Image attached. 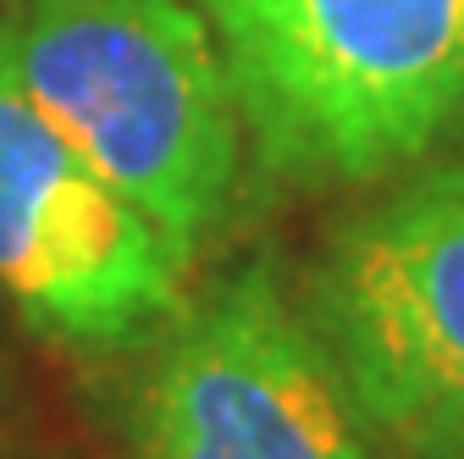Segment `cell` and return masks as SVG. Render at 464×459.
<instances>
[{
	"mask_svg": "<svg viewBox=\"0 0 464 459\" xmlns=\"http://www.w3.org/2000/svg\"><path fill=\"white\" fill-rule=\"evenodd\" d=\"M0 83L194 260L244 166V117L199 6L23 0L0 17Z\"/></svg>",
	"mask_w": 464,
	"mask_h": 459,
	"instance_id": "obj_1",
	"label": "cell"
},
{
	"mask_svg": "<svg viewBox=\"0 0 464 459\" xmlns=\"http://www.w3.org/2000/svg\"><path fill=\"white\" fill-rule=\"evenodd\" d=\"M271 178L371 183L464 133V0H199Z\"/></svg>",
	"mask_w": 464,
	"mask_h": 459,
	"instance_id": "obj_2",
	"label": "cell"
},
{
	"mask_svg": "<svg viewBox=\"0 0 464 459\" xmlns=\"http://www.w3.org/2000/svg\"><path fill=\"white\" fill-rule=\"evenodd\" d=\"M304 316L354 415L410 459H464V194L420 178L326 244Z\"/></svg>",
	"mask_w": 464,
	"mask_h": 459,
	"instance_id": "obj_3",
	"label": "cell"
},
{
	"mask_svg": "<svg viewBox=\"0 0 464 459\" xmlns=\"http://www.w3.org/2000/svg\"><path fill=\"white\" fill-rule=\"evenodd\" d=\"M139 459H371L310 316L266 260L178 321L139 382Z\"/></svg>",
	"mask_w": 464,
	"mask_h": 459,
	"instance_id": "obj_4",
	"label": "cell"
},
{
	"mask_svg": "<svg viewBox=\"0 0 464 459\" xmlns=\"http://www.w3.org/2000/svg\"><path fill=\"white\" fill-rule=\"evenodd\" d=\"M188 255L50 117L0 83V294L72 349H122L183 305Z\"/></svg>",
	"mask_w": 464,
	"mask_h": 459,
	"instance_id": "obj_5",
	"label": "cell"
},
{
	"mask_svg": "<svg viewBox=\"0 0 464 459\" xmlns=\"http://www.w3.org/2000/svg\"><path fill=\"white\" fill-rule=\"evenodd\" d=\"M431 178H437V183H448V189H459V194H464V155H459V161H453V166H442V171H431Z\"/></svg>",
	"mask_w": 464,
	"mask_h": 459,
	"instance_id": "obj_6",
	"label": "cell"
}]
</instances>
